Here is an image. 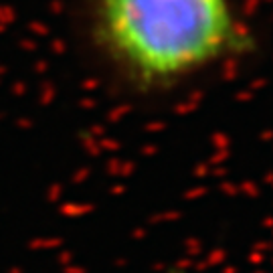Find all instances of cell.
<instances>
[{
    "label": "cell",
    "instance_id": "obj_1",
    "mask_svg": "<svg viewBox=\"0 0 273 273\" xmlns=\"http://www.w3.org/2000/svg\"><path fill=\"white\" fill-rule=\"evenodd\" d=\"M93 33L140 89L170 87L249 49L231 0H97Z\"/></svg>",
    "mask_w": 273,
    "mask_h": 273
}]
</instances>
